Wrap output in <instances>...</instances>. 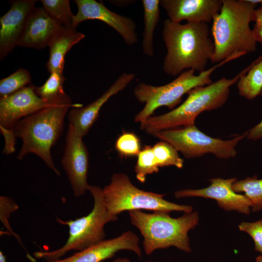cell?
<instances>
[{
    "mask_svg": "<svg viewBox=\"0 0 262 262\" xmlns=\"http://www.w3.org/2000/svg\"><path fill=\"white\" fill-rule=\"evenodd\" d=\"M82 107L81 104L72 103L70 98L63 102L48 106L18 121L13 129L15 137L22 141L17 159L22 160L29 153L35 154L60 176L54 164L50 150L62 134L65 117L69 108Z\"/></svg>",
    "mask_w": 262,
    "mask_h": 262,
    "instance_id": "3",
    "label": "cell"
},
{
    "mask_svg": "<svg viewBox=\"0 0 262 262\" xmlns=\"http://www.w3.org/2000/svg\"><path fill=\"white\" fill-rule=\"evenodd\" d=\"M236 193L244 192L251 202V210L257 212L262 210V179L256 175L235 181L232 186Z\"/></svg>",
    "mask_w": 262,
    "mask_h": 262,
    "instance_id": "23",
    "label": "cell"
},
{
    "mask_svg": "<svg viewBox=\"0 0 262 262\" xmlns=\"http://www.w3.org/2000/svg\"><path fill=\"white\" fill-rule=\"evenodd\" d=\"M144 29L143 34V52L148 57L154 55L153 35L160 20V0H142Z\"/></svg>",
    "mask_w": 262,
    "mask_h": 262,
    "instance_id": "21",
    "label": "cell"
},
{
    "mask_svg": "<svg viewBox=\"0 0 262 262\" xmlns=\"http://www.w3.org/2000/svg\"><path fill=\"white\" fill-rule=\"evenodd\" d=\"M74 1L78 7L74 20L75 28L85 20H99L115 30L128 45L131 46L138 42L136 24L131 18L111 11L102 2L95 0H75Z\"/></svg>",
    "mask_w": 262,
    "mask_h": 262,
    "instance_id": "12",
    "label": "cell"
},
{
    "mask_svg": "<svg viewBox=\"0 0 262 262\" xmlns=\"http://www.w3.org/2000/svg\"><path fill=\"white\" fill-rule=\"evenodd\" d=\"M84 37L85 35L76 29L63 27L49 46V55L46 65L49 72L63 73L66 53Z\"/></svg>",
    "mask_w": 262,
    "mask_h": 262,
    "instance_id": "19",
    "label": "cell"
},
{
    "mask_svg": "<svg viewBox=\"0 0 262 262\" xmlns=\"http://www.w3.org/2000/svg\"><path fill=\"white\" fill-rule=\"evenodd\" d=\"M238 228L251 236L254 243L255 250L262 255V219L252 222H243Z\"/></svg>",
    "mask_w": 262,
    "mask_h": 262,
    "instance_id": "30",
    "label": "cell"
},
{
    "mask_svg": "<svg viewBox=\"0 0 262 262\" xmlns=\"http://www.w3.org/2000/svg\"><path fill=\"white\" fill-rule=\"evenodd\" d=\"M41 86L35 87L38 96L49 104L59 103L70 98L64 89L63 73L53 72Z\"/></svg>",
    "mask_w": 262,
    "mask_h": 262,
    "instance_id": "22",
    "label": "cell"
},
{
    "mask_svg": "<svg viewBox=\"0 0 262 262\" xmlns=\"http://www.w3.org/2000/svg\"><path fill=\"white\" fill-rule=\"evenodd\" d=\"M257 6L249 0H223L211 28L214 51L211 62L215 64L236 54L244 55L257 49L250 24Z\"/></svg>",
    "mask_w": 262,
    "mask_h": 262,
    "instance_id": "2",
    "label": "cell"
},
{
    "mask_svg": "<svg viewBox=\"0 0 262 262\" xmlns=\"http://www.w3.org/2000/svg\"><path fill=\"white\" fill-rule=\"evenodd\" d=\"M245 68L231 79L223 77L211 83L196 87L187 94L186 100L171 111L151 116L140 123V128L150 135L180 127L195 125L197 116L204 111L217 109L228 99L230 87L237 83Z\"/></svg>",
    "mask_w": 262,
    "mask_h": 262,
    "instance_id": "4",
    "label": "cell"
},
{
    "mask_svg": "<svg viewBox=\"0 0 262 262\" xmlns=\"http://www.w3.org/2000/svg\"><path fill=\"white\" fill-rule=\"evenodd\" d=\"M223 0H162L160 5L170 20L180 23H205L213 21L220 12Z\"/></svg>",
    "mask_w": 262,
    "mask_h": 262,
    "instance_id": "16",
    "label": "cell"
},
{
    "mask_svg": "<svg viewBox=\"0 0 262 262\" xmlns=\"http://www.w3.org/2000/svg\"><path fill=\"white\" fill-rule=\"evenodd\" d=\"M102 190L107 209L115 216L125 211L191 213L193 210L190 205H180L164 199V194L138 188L131 183L128 175L123 173H114L110 183Z\"/></svg>",
    "mask_w": 262,
    "mask_h": 262,
    "instance_id": "8",
    "label": "cell"
},
{
    "mask_svg": "<svg viewBox=\"0 0 262 262\" xmlns=\"http://www.w3.org/2000/svg\"><path fill=\"white\" fill-rule=\"evenodd\" d=\"M236 178L210 180L211 184L199 189H183L177 191L174 196L177 198L188 197H201L215 200L217 205L226 211H235L248 214L251 211V202L245 195L237 194L232 188Z\"/></svg>",
    "mask_w": 262,
    "mask_h": 262,
    "instance_id": "11",
    "label": "cell"
},
{
    "mask_svg": "<svg viewBox=\"0 0 262 262\" xmlns=\"http://www.w3.org/2000/svg\"><path fill=\"white\" fill-rule=\"evenodd\" d=\"M131 223L144 238L143 245L147 255L156 249L175 246L187 253L191 252L188 231L199 222L197 212L184 213L173 218L169 212L156 211L147 213L140 210L129 211Z\"/></svg>",
    "mask_w": 262,
    "mask_h": 262,
    "instance_id": "5",
    "label": "cell"
},
{
    "mask_svg": "<svg viewBox=\"0 0 262 262\" xmlns=\"http://www.w3.org/2000/svg\"><path fill=\"white\" fill-rule=\"evenodd\" d=\"M113 262H131L129 259L125 258H117L115 259Z\"/></svg>",
    "mask_w": 262,
    "mask_h": 262,
    "instance_id": "35",
    "label": "cell"
},
{
    "mask_svg": "<svg viewBox=\"0 0 262 262\" xmlns=\"http://www.w3.org/2000/svg\"><path fill=\"white\" fill-rule=\"evenodd\" d=\"M242 56L241 54L233 55L197 75L193 69L184 71L173 81L164 85L155 86L145 82L139 83L134 90V95L145 106L135 116L134 121L141 123L145 121L162 106L171 110L175 109L181 102L184 95L196 87L213 82L211 75L216 69Z\"/></svg>",
    "mask_w": 262,
    "mask_h": 262,
    "instance_id": "7",
    "label": "cell"
},
{
    "mask_svg": "<svg viewBox=\"0 0 262 262\" xmlns=\"http://www.w3.org/2000/svg\"><path fill=\"white\" fill-rule=\"evenodd\" d=\"M18 208V205L11 198L3 196H0V221L7 229L8 233L14 236L24 248L19 236L13 231L8 222V218L10 217L11 214Z\"/></svg>",
    "mask_w": 262,
    "mask_h": 262,
    "instance_id": "29",
    "label": "cell"
},
{
    "mask_svg": "<svg viewBox=\"0 0 262 262\" xmlns=\"http://www.w3.org/2000/svg\"><path fill=\"white\" fill-rule=\"evenodd\" d=\"M128 250L138 257L142 256L139 238L131 231L124 232L116 238L103 240L99 243L80 251L65 259L47 262H101L114 257L120 250Z\"/></svg>",
    "mask_w": 262,
    "mask_h": 262,
    "instance_id": "15",
    "label": "cell"
},
{
    "mask_svg": "<svg viewBox=\"0 0 262 262\" xmlns=\"http://www.w3.org/2000/svg\"><path fill=\"white\" fill-rule=\"evenodd\" d=\"M211 33L207 23L164 20L162 35L167 52L164 72L175 77L190 69L198 73L206 70L214 51Z\"/></svg>",
    "mask_w": 262,
    "mask_h": 262,
    "instance_id": "1",
    "label": "cell"
},
{
    "mask_svg": "<svg viewBox=\"0 0 262 262\" xmlns=\"http://www.w3.org/2000/svg\"><path fill=\"white\" fill-rule=\"evenodd\" d=\"M255 262H262V255H260L257 257L255 259Z\"/></svg>",
    "mask_w": 262,
    "mask_h": 262,
    "instance_id": "37",
    "label": "cell"
},
{
    "mask_svg": "<svg viewBox=\"0 0 262 262\" xmlns=\"http://www.w3.org/2000/svg\"><path fill=\"white\" fill-rule=\"evenodd\" d=\"M133 73H123L114 83L98 98L87 105L73 108L68 114L69 124L78 135L85 136L98 118L103 104L113 96L124 89L135 78Z\"/></svg>",
    "mask_w": 262,
    "mask_h": 262,
    "instance_id": "17",
    "label": "cell"
},
{
    "mask_svg": "<svg viewBox=\"0 0 262 262\" xmlns=\"http://www.w3.org/2000/svg\"><path fill=\"white\" fill-rule=\"evenodd\" d=\"M1 132L4 136L5 142L3 153L5 154H11L15 150V143L16 137L13 131L0 129Z\"/></svg>",
    "mask_w": 262,
    "mask_h": 262,
    "instance_id": "31",
    "label": "cell"
},
{
    "mask_svg": "<svg viewBox=\"0 0 262 262\" xmlns=\"http://www.w3.org/2000/svg\"><path fill=\"white\" fill-rule=\"evenodd\" d=\"M262 98V90L260 94ZM248 139L258 140L262 139V120L257 125L246 131Z\"/></svg>",
    "mask_w": 262,
    "mask_h": 262,
    "instance_id": "32",
    "label": "cell"
},
{
    "mask_svg": "<svg viewBox=\"0 0 262 262\" xmlns=\"http://www.w3.org/2000/svg\"><path fill=\"white\" fill-rule=\"evenodd\" d=\"M89 191L94 198L92 210L87 215L75 220H56L69 227L68 238L61 247L50 251H36L33 253L36 259L47 262L60 259L71 250L82 251L104 240V226L109 222L117 220V216L110 214L106 207L103 190L100 187L89 185Z\"/></svg>",
    "mask_w": 262,
    "mask_h": 262,
    "instance_id": "6",
    "label": "cell"
},
{
    "mask_svg": "<svg viewBox=\"0 0 262 262\" xmlns=\"http://www.w3.org/2000/svg\"><path fill=\"white\" fill-rule=\"evenodd\" d=\"M237 82L240 96L253 100L262 90V54L246 67Z\"/></svg>",
    "mask_w": 262,
    "mask_h": 262,
    "instance_id": "20",
    "label": "cell"
},
{
    "mask_svg": "<svg viewBox=\"0 0 262 262\" xmlns=\"http://www.w3.org/2000/svg\"><path fill=\"white\" fill-rule=\"evenodd\" d=\"M153 135L172 145L186 158L211 154L219 159H229L235 157L236 147L246 136L247 133L224 140L207 135L194 125L164 130Z\"/></svg>",
    "mask_w": 262,
    "mask_h": 262,
    "instance_id": "9",
    "label": "cell"
},
{
    "mask_svg": "<svg viewBox=\"0 0 262 262\" xmlns=\"http://www.w3.org/2000/svg\"><path fill=\"white\" fill-rule=\"evenodd\" d=\"M63 27L52 18L43 7H35L29 18L18 46L34 49L49 47Z\"/></svg>",
    "mask_w": 262,
    "mask_h": 262,
    "instance_id": "18",
    "label": "cell"
},
{
    "mask_svg": "<svg viewBox=\"0 0 262 262\" xmlns=\"http://www.w3.org/2000/svg\"><path fill=\"white\" fill-rule=\"evenodd\" d=\"M82 138L69 124L61 163L76 197L83 195L89 185L87 183L89 153Z\"/></svg>",
    "mask_w": 262,
    "mask_h": 262,
    "instance_id": "10",
    "label": "cell"
},
{
    "mask_svg": "<svg viewBox=\"0 0 262 262\" xmlns=\"http://www.w3.org/2000/svg\"><path fill=\"white\" fill-rule=\"evenodd\" d=\"M152 149L159 168L168 166L182 168L184 160L180 157L178 151L171 144L161 141L155 144Z\"/></svg>",
    "mask_w": 262,
    "mask_h": 262,
    "instance_id": "25",
    "label": "cell"
},
{
    "mask_svg": "<svg viewBox=\"0 0 262 262\" xmlns=\"http://www.w3.org/2000/svg\"><path fill=\"white\" fill-rule=\"evenodd\" d=\"M30 72L24 68H19L0 81V98L13 94L31 84Z\"/></svg>",
    "mask_w": 262,
    "mask_h": 262,
    "instance_id": "26",
    "label": "cell"
},
{
    "mask_svg": "<svg viewBox=\"0 0 262 262\" xmlns=\"http://www.w3.org/2000/svg\"><path fill=\"white\" fill-rule=\"evenodd\" d=\"M115 147L123 156H137L140 152V141L132 132H123L116 141Z\"/></svg>",
    "mask_w": 262,
    "mask_h": 262,
    "instance_id": "28",
    "label": "cell"
},
{
    "mask_svg": "<svg viewBox=\"0 0 262 262\" xmlns=\"http://www.w3.org/2000/svg\"><path fill=\"white\" fill-rule=\"evenodd\" d=\"M252 31L256 42L262 44V22L255 23Z\"/></svg>",
    "mask_w": 262,
    "mask_h": 262,
    "instance_id": "33",
    "label": "cell"
},
{
    "mask_svg": "<svg viewBox=\"0 0 262 262\" xmlns=\"http://www.w3.org/2000/svg\"><path fill=\"white\" fill-rule=\"evenodd\" d=\"M0 262H7L6 258L1 251H0Z\"/></svg>",
    "mask_w": 262,
    "mask_h": 262,
    "instance_id": "36",
    "label": "cell"
},
{
    "mask_svg": "<svg viewBox=\"0 0 262 262\" xmlns=\"http://www.w3.org/2000/svg\"><path fill=\"white\" fill-rule=\"evenodd\" d=\"M35 87L31 84L0 98V129L13 131L20 120L51 105L37 96Z\"/></svg>",
    "mask_w": 262,
    "mask_h": 262,
    "instance_id": "13",
    "label": "cell"
},
{
    "mask_svg": "<svg viewBox=\"0 0 262 262\" xmlns=\"http://www.w3.org/2000/svg\"><path fill=\"white\" fill-rule=\"evenodd\" d=\"M152 147L145 146L137 155V163L134 168L136 177L141 183L146 181V177L159 171Z\"/></svg>",
    "mask_w": 262,
    "mask_h": 262,
    "instance_id": "27",
    "label": "cell"
},
{
    "mask_svg": "<svg viewBox=\"0 0 262 262\" xmlns=\"http://www.w3.org/2000/svg\"><path fill=\"white\" fill-rule=\"evenodd\" d=\"M43 7L54 20L66 28H74L75 15L71 11L69 0H41Z\"/></svg>",
    "mask_w": 262,
    "mask_h": 262,
    "instance_id": "24",
    "label": "cell"
},
{
    "mask_svg": "<svg viewBox=\"0 0 262 262\" xmlns=\"http://www.w3.org/2000/svg\"><path fill=\"white\" fill-rule=\"evenodd\" d=\"M36 0H10L8 12L0 17V60L18 46Z\"/></svg>",
    "mask_w": 262,
    "mask_h": 262,
    "instance_id": "14",
    "label": "cell"
},
{
    "mask_svg": "<svg viewBox=\"0 0 262 262\" xmlns=\"http://www.w3.org/2000/svg\"><path fill=\"white\" fill-rule=\"evenodd\" d=\"M254 22H262V3L255 10Z\"/></svg>",
    "mask_w": 262,
    "mask_h": 262,
    "instance_id": "34",
    "label": "cell"
}]
</instances>
